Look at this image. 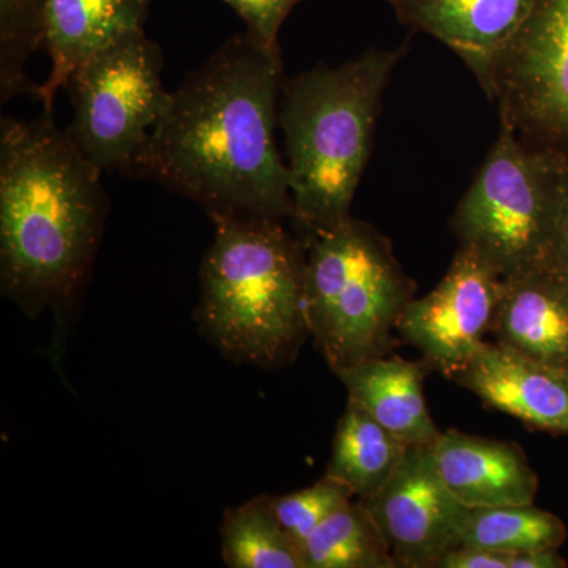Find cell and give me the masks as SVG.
Returning a JSON list of instances; mask_svg holds the SVG:
<instances>
[{
	"instance_id": "6da1fadb",
	"label": "cell",
	"mask_w": 568,
	"mask_h": 568,
	"mask_svg": "<svg viewBox=\"0 0 568 568\" xmlns=\"http://www.w3.org/2000/svg\"><path fill=\"white\" fill-rule=\"evenodd\" d=\"M283 62L252 32L186 74L122 173L159 183L211 216L293 223L290 170L276 145Z\"/></svg>"
},
{
	"instance_id": "7a4b0ae2",
	"label": "cell",
	"mask_w": 568,
	"mask_h": 568,
	"mask_svg": "<svg viewBox=\"0 0 568 568\" xmlns=\"http://www.w3.org/2000/svg\"><path fill=\"white\" fill-rule=\"evenodd\" d=\"M100 178L52 111L2 119L0 290L31 320L51 310L62 325L84 293L106 222Z\"/></svg>"
},
{
	"instance_id": "3957f363",
	"label": "cell",
	"mask_w": 568,
	"mask_h": 568,
	"mask_svg": "<svg viewBox=\"0 0 568 568\" xmlns=\"http://www.w3.org/2000/svg\"><path fill=\"white\" fill-rule=\"evenodd\" d=\"M406 51V44L369 48L342 65L315 67L283 82L278 125L298 234L349 219L372 155L384 92Z\"/></svg>"
},
{
	"instance_id": "277c9868",
	"label": "cell",
	"mask_w": 568,
	"mask_h": 568,
	"mask_svg": "<svg viewBox=\"0 0 568 568\" xmlns=\"http://www.w3.org/2000/svg\"><path fill=\"white\" fill-rule=\"evenodd\" d=\"M194 312L201 334L235 364H293L308 338L305 239L283 220L212 216Z\"/></svg>"
},
{
	"instance_id": "5b68a950",
	"label": "cell",
	"mask_w": 568,
	"mask_h": 568,
	"mask_svg": "<svg viewBox=\"0 0 568 568\" xmlns=\"http://www.w3.org/2000/svg\"><path fill=\"white\" fill-rule=\"evenodd\" d=\"M302 237L310 335L332 372L390 353L399 317L414 298V283L390 242L353 216Z\"/></svg>"
},
{
	"instance_id": "8992f818",
	"label": "cell",
	"mask_w": 568,
	"mask_h": 568,
	"mask_svg": "<svg viewBox=\"0 0 568 568\" xmlns=\"http://www.w3.org/2000/svg\"><path fill=\"white\" fill-rule=\"evenodd\" d=\"M568 156L519 138L500 122L499 134L452 216L459 246L506 278L547 264Z\"/></svg>"
},
{
	"instance_id": "52a82bcc",
	"label": "cell",
	"mask_w": 568,
	"mask_h": 568,
	"mask_svg": "<svg viewBox=\"0 0 568 568\" xmlns=\"http://www.w3.org/2000/svg\"><path fill=\"white\" fill-rule=\"evenodd\" d=\"M160 48L133 31L85 59L65 88L73 103L67 132L100 171H122L160 121L171 92L162 80Z\"/></svg>"
},
{
	"instance_id": "ba28073f",
	"label": "cell",
	"mask_w": 568,
	"mask_h": 568,
	"mask_svg": "<svg viewBox=\"0 0 568 568\" xmlns=\"http://www.w3.org/2000/svg\"><path fill=\"white\" fill-rule=\"evenodd\" d=\"M489 100L519 138L568 156V0H532L497 61Z\"/></svg>"
},
{
	"instance_id": "9c48e42d",
	"label": "cell",
	"mask_w": 568,
	"mask_h": 568,
	"mask_svg": "<svg viewBox=\"0 0 568 568\" xmlns=\"http://www.w3.org/2000/svg\"><path fill=\"white\" fill-rule=\"evenodd\" d=\"M503 276L458 246L447 274L425 297L406 305L396 331L424 355L429 368L452 377L491 334Z\"/></svg>"
},
{
	"instance_id": "30bf717a",
	"label": "cell",
	"mask_w": 568,
	"mask_h": 568,
	"mask_svg": "<svg viewBox=\"0 0 568 568\" xmlns=\"http://www.w3.org/2000/svg\"><path fill=\"white\" fill-rule=\"evenodd\" d=\"M358 503L403 568H435L458 547L470 511L444 484L429 447H410L387 484Z\"/></svg>"
},
{
	"instance_id": "8fae6325",
	"label": "cell",
	"mask_w": 568,
	"mask_h": 568,
	"mask_svg": "<svg viewBox=\"0 0 568 568\" xmlns=\"http://www.w3.org/2000/svg\"><path fill=\"white\" fill-rule=\"evenodd\" d=\"M396 20L455 52L491 95L497 61L532 0H386Z\"/></svg>"
},
{
	"instance_id": "7c38bea8",
	"label": "cell",
	"mask_w": 568,
	"mask_h": 568,
	"mask_svg": "<svg viewBox=\"0 0 568 568\" xmlns=\"http://www.w3.org/2000/svg\"><path fill=\"white\" fill-rule=\"evenodd\" d=\"M493 409L526 425L568 435V372L534 361L499 343H487L450 377Z\"/></svg>"
},
{
	"instance_id": "4fadbf2b",
	"label": "cell",
	"mask_w": 568,
	"mask_h": 568,
	"mask_svg": "<svg viewBox=\"0 0 568 568\" xmlns=\"http://www.w3.org/2000/svg\"><path fill=\"white\" fill-rule=\"evenodd\" d=\"M444 484L467 508L534 504L538 478L517 444L440 433L429 447Z\"/></svg>"
},
{
	"instance_id": "5bb4252c",
	"label": "cell",
	"mask_w": 568,
	"mask_h": 568,
	"mask_svg": "<svg viewBox=\"0 0 568 568\" xmlns=\"http://www.w3.org/2000/svg\"><path fill=\"white\" fill-rule=\"evenodd\" d=\"M491 335L534 361L568 372V278L548 267L503 278Z\"/></svg>"
},
{
	"instance_id": "9a60e30c",
	"label": "cell",
	"mask_w": 568,
	"mask_h": 568,
	"mask_svg": "<svg viewBox=\"0 0 568 568\" xmlns=\"http://www.w3.org/2000/svg\"><path fill=\"white\" fill-rule=\"evenodd\" d=\"M44 48L51 73L40 85L44 110L52 111L55 93L65 88L70 74L112 41L140 31L151 0H41Z\"/></svg>"
},
{
	"instance_id": "2e32d148",
	"label": "cell",
	"mask_w": 568,
	"mask_h": 568,
	"mask_svg": "<svg viewBox=\"0 0 568 568\" xmlns=\"http://www.w3.org/2000/svg\"><path fill=\"white\" fill-rule=\"evenodd\" d=\"M429 365L402 357L372 358L336 369L347 402L362 407L410 447H432L440 436L428 413L424 379Z\"/></svg>"
},
{
	"instance_id": "e0dca14e",
	"label": "cell",
	"mask_w": 568,
	"mask_h": 568,
	"mask_svg": "<svg viewBox=\"0 0 568 568\" xmlns=\"http://www.w3.org/2000/svg\"><path fill=\"white\" fill-rule=\"evenodd\" d=\"M409 448L362 407L347 402L336 426L334 450L325 476L346 485L357 499H366L394 476Z\"/></svg>"
},
{
	"instance_id": "ac0fdd59",
	"label": "cell",
	"mask_w": 568,
	"mask_h": 568,
	"mask_svg": "<svg viewBox=\"0 0 568 568\" xmlns=\"http://www.w3.org/2000/svg\"><path fill=\"white\" fill-rule=\"evenodd\" d=\"M220 534L227 567L306 568L301 545L276 518L272 496H256L227 508Z\"/></svg>"
},
{
	"instance_id": "d6986e66",
	"label": "cell",
	"mask_w": 568,
	"mask_h": 568,
	"mask_svg": "<svg viewBox=\"0 0 568 568\" xmlns=\"http://www.w3.org/2000/svg\"><path fill=\"white\" fill-rule=\"evenodd\" d=\"M302 551L306 568H396L386 540L358 499L325 519Z\"/></svg>"
},
{
	"instance_id": "ffe728a7",
	"label": "cell",
	"mask_w": 568,
	"mask_h": 568,
	"mask_svg": "<svg viewBox=\"0 0 568 568\" xmlns=\"http://www.w3.org/2000/svg\"><path fill=\"white\" fill-rule=\"evenodd\" d=\"M567 538L562 519L534 504L470 508L459 545H474L517 555L559 549Z\"/></svg>"
},
{
	"instance_id": "44dd1931",
	"label": "cell",
	"mask_w": 568,
	"mask_h": 568,
	"mask_svg": "<svg viewBox=\"0 0 568 568\" xmlns=\"http://www.w3.org/2000/svg\"><path fill=\"white\" fill-rule=\"evenodd\" d=\"M44 47L41 0H0V102L31 95L40 100V85L26 73L29 58Z\"/></svg>"
},
{
	"instance_id": "7402d4cb",
	"label": "cell",
	"mask_w": 568,
	"mask_h": 568,
	"mask_svg": "<svg viewBox=\"0 0 568 568\" xmlns=\"http://www.w3.org/2000/svg\"><path fill=\"white\" fill-rule=\"evenodd\" d=\"M354 493L335 478L325 476L290 495L272 496L276 518L284 530L304 547L306 538L354 499Z\"/></svg>"
},
{
	"instance_id": "603a6c76",
	"label": "cell",
	"mask_w": 568,
	"mask_h": 568,
	"mask_svg": "<svg viewBox=\"0 0 568 568\" xmlns=\"http://www.w3.org/2000/svg\"><path fill=\"white\" fill-rule=\"evenodd\" d=\"M248 26V32L265 43L278 44V32L302 0H224Z\"/></svg>"
},
{
	"instance_id": "cb8c5ba5",
	"label": "cell",
	"mask_w": 568,
	"mask_h": 568,
	"mask_svg": "<svg viewBox=\"0 0 568 568\" xmlns=\"http://www.w3.org/2000/svg\"><path fill=\"white\" fill-rule=\"evenodd\" d=\"M514 555L495 551V549L474 547V545H458L448 549L439 559L435 568H511Z\"/></svg>"
},
{
	"instance_id": "d4e9b609",
	"label": "cell",
	"mask_w": 568,
	"mask_h": 568,
	"mask_svg": "<svg viewBox=\"0 0 568 568\" xmlns=\"http://www.w3.org/2000/svg\"><path fill=\"white\" fill-rule=\"evenodd\" d=\"M544 267L551 268L568 278V164L562 192H560L555 235H552L551 248H549L547 264Z\"/></svg>"
},
{
	"instance_id": "484cf974",
	"label": "cell",
	"mask_w": 568,
	"mask_h": 568,
	"mask_svg": "<svg viewBox=\"0 0 568 568\" xmlns=\"http://www.w3.org/2000/svg\"><path fill=\"white\" fill-rule=\"evenodd\" d=\"M567 566V560L559 555V549L517 552L511 562V568H566Z\"/></svg>"
}]
</instances>
